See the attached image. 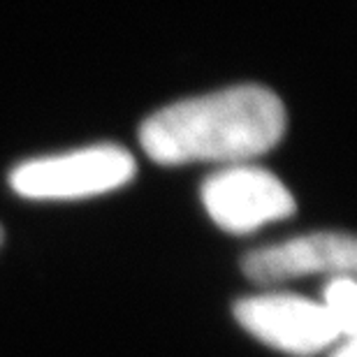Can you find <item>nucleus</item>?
I'll list each match as a JSON object with an SVG mask.
<instances>
[{
	"mask_svg": "<svg viewBox=\"0 0 357 357\" xmlns=\"http://www.w3.org/2000/svg\"><path fill=\"white\" fill-rule=\"evenodd\" d=\"M288 114L274 91L255 84L188 98L151 114L139 144L158 165H241L283 139Z\"/></svg>",
	"mask_w": 357,
	"mask_h": 357,
	"instance_id": "obj_1",
	"label": "nucleus"
},
{
	"mask_svg": "<svg viewBox=\"0 0 357 357\" xmlns=\"http://www.w3.org/2000/svg\"><path fill=\"white\" fill-rule=\"evenodd\" d=\"M137 172L130 151L119 144H96L73 153L21 162L10 185L28 199H79L116 190Z\"/></svg>",
	"mask_w": 357,
	"mask_h": 357,
	"instance_id": "obj_2",
	"label": "nucleus"
},
{
	"mask_svg": "<svg viewBox=\"0 0 357 357\" xmlns=\"http://www.w3.org/2000/svg\"><path fill=\"white\" fill-rule=\"evenodd\" d=\"M202 204L220 230L248 234L295 213V197L281 178L255 165H230L204 178Z\"/></svg>",
	"mask_w": 357,
	"mask_h": 357,
	"instance_id": "obj_3",
	"label": "nucleus"
},
{
	"mask_svg": "<svg viewBox=\"0 0 357 357\" xmlns=\"http://www.w3.org/2000/svg\"><path fill=\"white\" fill-rule=\"evenodd\" d=\"M234 318L262 344L288 355L311 357L341 334L323 304L299 295H255L234 304Z\"/></svg>",
	"mask_w": 357,
	"mask_h": 357,
	"instance_id": "obj_4",
	"label": "nucleus"
},
{
	"mask_svg": "<svg viewBox=\"0 0 357 357\" xmlns=\"http://www.w3.org/2000/svg\"><path fill=\"white\" fill-rule=\"evenodd\" d=\"M357 265V246L351 234L316 232L283 244L251 251L241 260V269L253 283L271 285L306 274L351 276Z\"/></svg>",
	"mask_w": 357,
	"mask_h": 357,
	"instance_id": "obj_5",
	"label": "nucleus"
},
{
	"mask_svg": "<svg viewBox=\"0 0 357 357\" xmlns=\"http://www.w3.org/2000/svg\"><path fill=\"white\" fill-rule=\"evenodd\" d=\"M357 288L351 276H332L323 288V306L334 320L341 337L355 339L357 330Z\"/></svg>",
	"mask_w": 357,
	"mask_h": 357,
	"instance_id": "obj_6",
	"label": "nucleus"
},
{
	"mask_svg": "<svg viewBox=\"0 0 357 357\" xmlns=\"http://www.w3.org/2000/svg\"><path fill=\"white\" fill-rule=\"evenodd\" d=\"M355 351H357L355 339H346V344H341L337 351L332 353V357H355Z\"/></svg>",
	"mask_w": 357,
	"mask_h": 357,
	"instance_id": "obj_7",
	"label": "nucleus"
},
{
	"mask_svg": "<svg viewBox=\"0 0 357 357\" xmlns=\"http://www.w3.org/2000/svg\"><path fill=\"white\" fill-rule=\"evenodd\" d=\"M0 241H3V230H0Z\"/></svg>",
	"mask_w": 357,
	"mask_h": 357,
	"instance_id": "obj_8",
	"label": "nucleus"
}]
</instances>
